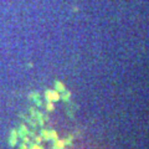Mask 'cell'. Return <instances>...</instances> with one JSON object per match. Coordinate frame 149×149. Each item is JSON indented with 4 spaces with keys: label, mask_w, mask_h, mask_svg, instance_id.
Segmentation results:
<instances>
[{
    "label": "cell",
    "mask_w": 149,
    "mask_h": 149,
    "mask_svg": "<svg viewBox=\"0 0 149 149\" xmlns=\"http://www.w3.org/2000/svg\"><path fill=\"white\" fill-rule=\"evenodd\" d=\"M46 97H47V100H49L50 102L57 101V100L60 98L58 93H57V92H52V91H47V93H46Z\"/></svg>",
    "instance_id": "6da1fadb"
},
{
    "label": "cell",
    "mask_w": 149,
    "mask_h": 149,
    "mask_svg": "<svg viewBox=\"0 0 149 149\" xmlns=\"http://www.w3.org/2000/svg\"><path fill=\"white\" fill-rule=\"evenodd\" d=\"M31 149H41V148H40V147H39V146H34V147H32V148H31Z\"/></svg>",
    "instance_id": "7a4b0ae2"
}]
</instances>
